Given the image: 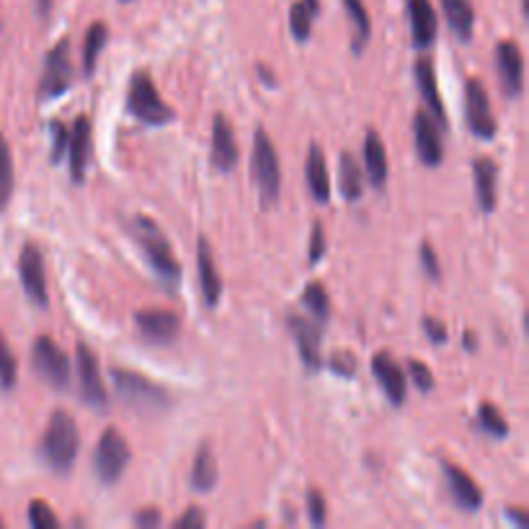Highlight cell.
Listing matches in <instances>:
<instances>
[{
	"mask_svg": "<svg viewBox=\"0 0 529 529\" xmlns=\"http://www.w3.org/2000/svg\"><path fill=\"white\" fill-rule=\"evenodd\" d=\"M13 194V158L6 137L0 132V210H6Z\"/></svg>",
	"mask_w": 529,
	"mask_h": 529,
	"instance_id": "cell-33",
	"label": "cell"
},
{
	"mask_svg": "<svg viewBox=\"0 0 529 529\" xmlns=\"http://www.w3.org/2000/svg\"><path fill=\"white\" fill-rule=\"evenodd\" d=\"M111 382H114V388L122 395L124 403H130L137 411L158 413L171 408L168 390L163 385H158V382L148 380L145 375H137V372L117 367V370H111Z\"/></svg>",
	"mask_w": 529,
	"mask_h": 529,
	"instance_id": "cell-5",
	"label": "cell"
},
{
	"mask_svg": "<svg viewBox=\"0 0 529 529\" xmlns=\"http://www.w3.org/2000/svg\"><path fill=\"white\" fill-rule=\"evenodd\" d=\"M130 230L135 243L142 248V253H145L150 269H153L168 287L181 284V266L179 261H176V256H173L166 233H163L148 215L132 217Z\"/></svg>",
	"mask_w": 529,
	"mask_h": 529,
	"instance_id": "cell-2",
	"label": "cell"
},
{
	"mask_svg": "<svg viewBox=\"0 0 529 529\" xmlns=\"http://www.w3.org/2000/svg\"><path fill=\"white\" fill-rule=\"evenodd\" d=\"M300 3L305 8H308V11L313 13V16H315V13H320V0H300Z\"/></svg>",
	"mask_w": 529,
	"mask_h": 529,
	"instance_id": "cell-50",
	"label": "cell"
},
{
	"mask_svg": "<svg viewBox=\"0 0 529 529\" xmlns=\"http://www.w3.org/2000/svg\"><path fill=\"white\" fill-rule=\"evenodd\" d=\"M238 142L225 114H215L212 119V166L220 173H230L238 166Z\"/></svg>",
	"mask_w": 529,
	"mask_h": 529,
	"instance_id": "cell-17",
	"label": "cell"
},
{
	"mask_svg": "<svg viewBox=\"0 0 529 529\" xmlns=\"http://www.w3.org/2000/svg\"><path fill=\"white\" fill-rule=\"evenodd\" d=\"M506 517L514 519V522H517L519 527H527V517H524L522 511H517V509H506Z\"/></svg>",
	"mask_w": 529,
	"mask_h": 529,
	"instance_id": "cell-48",
	"label": "cell"
},
{
	"mask_svg": "<svg viewBox=\"0 0 529 529\" xmlns=\"http://www.w3.org/2000/svg\"><path fill=\"white\" fill-rule=\"evenodd\" d=\"M326 256V230L320 222L313 225V233H310V248H308V261L310 266H315L318 261H323Z\"/></svg>",
	"mask_w": 529,
	"mask_h": 529,
	"instance_id": "cell-42",
	"label": "cell"
},
{
	"mask_svg": "<svg viewBox=\"0 0 529 529\" xmlns=\"http://www.w3.org/2000/svg\"><path fill=\"white\" fill-rule=\"evenodd\" d=\"M16 380H19V364H16V357H13L6 336L0 333V388H16Z\"/></svg>",
	"mask_w": 529,
	"mask_h": 529,
	"instance_id": "cell-34",
	"label": "cell"
},
{
	"mask_svg": "<svg viewBox=\"0 0 529 529\" xmlns=\"http://www.w3.org/2000/svg\"><path fill=\"white\" fill-rule=\"evenodd\" d=\"M106 42H109V26L104 21H96V24L88 26L86 39H83V73H96V65H99V57L104 52Z\"/></svg>",
	"mask_w": 529,
	"mask_h": 529,
	"instance_id": "cell-29",
	"label": "cell"
},
{
	"mask_svg": "<svg viewBox=\"0 0 529 529\" xmlns=\"http://www.w3.org/2000/svg\"><path fill=\"white\" fill-rule=\"evenodd\" d=\"M473 179L480 212L491 215L496 210V199H499V166L488 155H480L473 163Z\"/></svg>",
	"mask_w": 529,
	"mask_h": 529,
	"instance_id": "cell-23",
	"label": "cell"
},
{
	"mask_svg": "<svg viewBox=\"0 0 529 529\" xmlns=\"http://www.w3.org/2000/svg\"><path fill=\"white\" fill-rule=\"evenodd\" d=\"M372 375L380 382L382 393H385V398H388L393 406H403V403H406V375H403L400 364L393 359V354L377 351L375 357H372Z\"/></svg>",
	"mask_w": 529,
	"mask_h": 529,
	"instance_id": "cell-15",
	"label": "cell"
},
{
	"mask_svg": "<svg viewBox=\"0 0 529 529\" xmlns=\"http://www.w3.org/2000/svg\"><path fill=\"white\" fill-rule=\"evenodd\" d=\"M408 372H411L413 385H416L421 393H431V390H434V385H437V380H434V372H431L424 362H419V359H408Z\"/></svg>",
	"mask_w": 529,
	"mask_h": 529,
	"instance_id": "cell-37",
	"label": "cell"
},
{
	"mask_svg": "<svg viewBox=\"0 0 529 529\" xmlns=\"http://www.w3.org/2000/svg\"><path fill=\"white\" fill-rule=\"evenodd\" d=\"M80 452V431L68 411H55L39 442V455L55 473H68Z\"/></svg>",
	"mask_w": 529,
	"mask_h": 529,
	"instance_id": "cell-1",
	"label": "cell"
},
{
	"mask_svg": "<svg viewBox=\"0 0 529 529\" xmlns=\"http://www.w3.org/2000/svg\"><path fill=\"white\" fill-rule=\"evenodd\" d=\"M163 522V517H160V511L158 509H142L140 514L135 517V524L137 527H158V524Z\"/></svg>",
	"mask_w": 529,
	"mask_h": 529,
	"instance_id": "cell-45",
	"label": "cell"
},
{
	"mask_svg": "<svg viewBox=\"0 0 529 529\" xmlns=\"http://www.w3.org/2000/svg\"><path fill=\"white\" fill-rule=\"evenodd\" d=\"M217 478H220V468H217L215 452L210 450V444H202L191 462V488L199 493H210L217 486Z\"/></svg>",
	"mask_w": 529,
	"mask_h": 529,
	"instance_id": "cell-26",
	"label": "cell"
},
{
	"mask_svg": "<svg viewBox=\"0 0 529 529\" xmlns=\"http://www.w3.org/2000/svg\"><path fill=\"white\" fill-rule=\"evenodd\" d=\"M287 326H290V333L295 336V344H297V351H300L302 364H305L310 372H318L320 367H323V359H320V326L318 323H310V320L290 313L287 315Z\"/></svg>",
	"mask_w": 529,
	"mask_h": 529,
	"instance_id": "cell-16",
	"label": "cell"
},
{
	"mask_svg": "<svg viewBox=\"0 0 529 529\" xmlns=\"http://www.w3.org/2000/svg\"><path fill=\"white\" fill-rule=\"evenodd\" d=\"M465 122L478 140H493L496 130H499L496 117H493L491 99H488L486 88L478 78H470L465 83Z\"/></svg>",
	"mask_w": 529,
	"mask_h": 529,
	"instance_id": "cell-9",
	"label": "cell"
},
{
	"mask_svg": "<svg viewBox=\"0 0 529 529\" xmlns=\"http://www.w3.org/2000/svg\"><path fill=\"white\" fill-rule=\"evenodd\" d=\"M408 21H411V39L416 50H426L434 44L439 31L437 11L431 6V0H406Z\"/></svg>",
	"mask_w": 529,
	"mask_h": 529,
	"instance_id": "cell-19",
	"label": "cell"
},
{
	"mask_svg": "<svg viewBox=\"0 0 529 529\" xmlns=\"http://www.w3.org/2000/svg\"><path fill=\"white\" fill-rule=\"evenodd\" d=\"M34 6H37V13L44 19V16H50L52 0H34Z\"/></svg>",
	"mask_w": 529,
	"mask_h": 529,
	"instance_id": "cell-47",
	"label": "cell"
},
{
	"mask_svg": "<svg viewBox=\"0 0 529 529\" xmlns=\"http://www.w3.org/2000/svg\"><path fill=\"white\" fill-rule=\"evenodd\" d=\"M135 326L137 331L153 344H171L181 331V320L173 310L163 308H148L137 310L135 313Z\"/></svg>",
	"mask_w": 529,
	"mask_h": 529,
	"instance_id": "cell-14",
	"label": "cell"
},
{
	"mask_svg": "<svg viewBox=\"0 0 529 529\" xmlns=\"http://www.w3.org/2000/svg\"><path fill=\"white\" fill-rule=\"evenodd\" d=\"M73 86V62H70V42L60 39V42L47 52L44 60V73L39 80V99L50 101L60 99L62 93Z\"/></svg>",
	"mask_w": 529,
	"mask_h": 529,
	"instance_id": "cell-8",
	"label": "cell"
},
{
	"mask_svg": "<svg viewBox=\"0 0 529 529\" xmlns=\"http://www.w3.org/2000/svg\"><path fill=\"white\" fill-rule=\"evenodd\" d=\"M29 524L34 529H57L60 527V519H57V514L50 509L47 501L37 499L29 504Z\"/></svg>",
	"mask_w": 529,
	"mask_h": 529,
	"instance_id": "cell-36",
	"label": "cell"
},
{
	"mask_svg": "<svg viewBox=\"0 0 529 529\" xmlns=\"http://www.w3.org/2000/svg\"><path fill=\"white\" fill-rule=\"evenodd\" d=\"M344 8L346 13H349L351 24H354V44H351V50L359 55V52L367 47V42H370V34H372L370 13L364 8V0H344Z\"/></svg>",
	"mask_w": 529,
	"mask_h": 529,
	"instance_id": "cell-30",
	"label": "cell"
},
{
	"mask_svg": "<svg viewBox=\"0 0 529 529\" xmlns=\"http://www.w3.org/2000/svg\"><path fill=\"white\" fill-rule=\"evenodd\" d=\"M50 132H52V153H50V160L52 163H60L62 155H65V148H68V127L62 122H52L50 124Z\"/></svg>",
	"mask_w": 529,
	"mask_h": 529,
	"instance_id": "cell-41",
	"label": "cell"
},
{
	"mask_svg": "<svg viewBox=\"0 0 529 529\" xmlns=\"http://www.w3.org/2000/svg\"><path fill=\"white\" fill-rule=\"evenodd\" d=\"M75 364H78L80 398L86 400L91 408L104 411L106 403H109V395H106V385H104V380H101L99 359H96V354H93L86 344H78V351H75Z\"/></svg>",
	"mask_w": 529,
	"mask_h": 529,
	"instance_id": "cell-10",
	"label": "cell"
},
{
	"mask_svg": "<svg viewBox=\"0 0 529 529\" xmlns=\"http://www.w3.org/2000/svg\"><path fill=\"white\" fill-rule=\"evenodd\" d=\"M339 184L346 202H359L364 194V173L357 158L351 153H341L339 160Z\"/></svg>",
	"mask_w": 529,
	"mask_h": 529,
	"instance_id": "cell-28",
	"label": "cell"
},
{
	"mask_svg": "<svg viewBox=\"0 0 529 529\" xmlns=\"http://www.w3.org/2000/svg\"><path fill=\"white\" fill-rule=\"evenodd\" d=\"M462 344H465V349H468V351L478 349V344H475V333L473 331L465 333V336H462Z\"/></svg>",
	"mask_w": 529,
	"mask_h": 529,
	"instance_id": "cell-49",
	"label": "cell"
},
{
	"mask_svg": "<svg viewBox=\"0 0 529 529\" xmlns=\"http://www.w3.org/2000/svg\"><path fill=\"white\" fill-rule=\"evenodd\" d=\"M256 70H259V78L264 80L266 86H269V88H274V86H277V80L271 78V75H274V73H271V70L266 68V65H259V68H256Z\"/></svg>",
	"mask_w": 529,
	"mask_h": 529,
	"instance_id": "cell-46",
	"label": "cell"
},
{
	"mask_svg": "<svg viewBox=\"0 0 529 529\" xmlns=\"http://www.w3.org/2000/svg\"><path fill=\"white\" fill-rule=\"evenodd\" d=\"M197 271H199V290H202L207 308H217L222 297V279L220 271L215 266V256H212L210 240L199 235L197 240Z\"/></svg>",
	"mask_w": 529,
	"mask_h": 529,
	"instance_id": "cell-21",
	"label": "cell"
},
{
	"mask_svg": "<svg viewBox=\"0 0 529 529\" xmlns=\"http://www.w3.org/2000/svg\"><path fill=\"white\" fill-rule=\"evenodd\" d=\"M362 155H364V171H367L370 184L375 186V189H385V184H388V173H390L388 150H385V145H382L380 135H377L375 130H367Z\"/></svg>",
	"mask_w": 529,
	"mask_h": 529,
	"instance_id": "cell-24",
	"label": "cell"
},
{
	"mask_svg": "<svg viewBox=\"0 0 529 529\" xmlns=\"http://www.w3.org/2000/svg\"><path fill=\"white\" fill-rule=\"evenodd\" d=\"M413 75H416V86H419L421 99H424L426 111L431 114V119L447 130V111H444L442 96H439V86H437V73H434V62L429 57H419L416 60V68H413Z\"/></svg>",
	"mask_w": 529,
	"mask_h": 529,
	"instance_id": "cell-18",
	"label": "cell"
},
{
	"mask_svg": "<svg viewBox=\"0 0 529 529\" xmlns=\"http://www.w3.org/2000/svg\"><path fill=\"white\" fill-rule=\"evenodd\" d=\"M421 323H424V331H426V336H429L431 339V344H444V341L450 339V331H447V326H444V323H439L437 318H431V315H426L424 320H421Z\"/></svg>",
	"mask_w": 529,
	"mask_h": 529,
	"instance_id": "cell-44",
	"label": "cell"
},
{
	"mask_svg": "<svg viewBox=\"0 0 529 529\" xmlns=\"http://www.w3.org/2000/svg\"><path fill=\"white\" fill-rule=\"evenodd\" d=\"M251 176L256 191H259V202L264 207H274L282 194V166H279V155L271 137L266 130H256L253 135V150H251Z\"/></svg>",
	"mask_w": 529,
	"mask_h": 529,
	"instance_id": "cell-3",
	"label": "cell"
},
{
	"mask_svg": "<svg viewBox=\"0 0 529 529\" xmlns=\"http://www.w3.org/2000/svg\"><path fill=\"white\" fill-rule=\"evenodd\" d=\"M302 305L313 313L318 326H326L328 318H331V300H328V292L323 284L310 282L305 292H302Z\"/></svg>",
	"mask_w": 529,
	"mask_h": 529,
	"instance_id": "cell-31",
	"label": "cell"
},
{
	"mask_svg": "<svg viewBox=\"0 0 529 529\" xmlns=\"http://www.w3.org/2000/svg\"><path fill=\"white\" fill-rule=\"evenodd\" d=\"M305 506H308L310 522H313L315 527H323V524H326V519H328L326 499H323V493L315 491V488H310L308 496H305Z\"/></svg>",
	"mask_w": 529,
	"mask_h": 529,
	"instance_id": "cell-38",
	"label": "cell"
},
{
	"mask_svg": "<svg viewBox=\"0 0 529 529\" xmlns=\"http://www.w3.org/2000/svg\"><path fill=\"white\" fill-rule=\"evenodd\" d=\"M413 142H416V153L424 166L437 168L444 160V142H442V127H439L426 109L416 111L413 119Z\"/></svg>",
	"mask_w": 529,
	"mask_h": 529,
	"instance_id": "cell-12",
	"label": "cell"
},
{
	"mask_svg": "<svg viewBox=\"0 0 529 529\" xmlns=\"http://www.w3.org/2000/svg\"><path fill=\"white\" fill-rule=\"evenodd\" d=\"M496 70H499L504 96L517 99L524 88V55L517 42H511V39L499 42V47H496Z\"/></svg>",
	"mask_w": 529,
	"mask_h": 529,
	"instance_id": "cell-13",
	"label": "cell"
},
{
	"mask_svg": "<svg viewBox=\"0 0 529 529\" xmlns=\"http://www.w3.org/2000/svg\"><path fill=\"white\" fill-rule=\"evenodd\" d=\"M478 426L486 431L488 437L493 439H506L509 437V424L501 416V411L493 403H480L478 408Z\"/></svg>",
	"mask_w": 529,
	"mask_h": 529,
	"instance_id": "cell-32",
	"label": "cell"
},
{
	"mask_svg": "<svg viewBox=\"0 0 529 529\" xmlns=\"http://www.w3.org/2000/svg\"><path fill=\"white\" fill-rule=\"evenodd\" d=\"M31 364L37 375L42 377L50 388L65 390L70 385V357L50 336H39L31 346Z\"/></svg>",
	"mask_w": 529,
	"mask_h": 529,
	"instance_id": "cell-7",
	"label": "cell"
},
{
	"mask_svg": "<svg viewBox=\"0 0 529 529\" xmlns=\"http://www.w3.org/2000/svg\"><path fill=\"white\" fill-rule=\"evenodd\" d=\"M290 31H292V37H295L300 44L308 42L310 31H313V13L302 6L300 0H297L295 6L290 8Z\"/></svg>",
	"mask_w": 529,
	"mask_h": 529,
	"instance_id": "cell-35",
	"label": "cell"
},
{
	"mask_svg": "<svg viewBox=\"0 0 529 529\" xmlns=\"http://www.w3.org/2000/svg\"><path fill=\"white\" fill-rule=\"evenodd\" d=\"M119 3H132V0H119Z\"/></svg>",
	"mask_w": 529,
	"mask_h": 529,
	"instance_id": "cell-51",
	"label": "cell"
},
{
	"mask_svg": "<svg viewBox=\"0 0 529 529\" xmlns=\"http://www.w3.org/2000/svg\"><path fill=\"white\" fill-rule=\"evenodd\" d=\"M442 473L450 488V496L455 504L465 511H478L483 506V491L462 468H457L455 462H442Z\"/></svg>",
	"mask_w": 529,
	"mask_h": 529,
	"instance_id": "cell-20",
	"label": "cell"
},
{
	"mask_svg": "<svg viewBox=\"0 0 529 529\" xmlns=\"http://www.w3.org/2000/svg\"><path fill=\"white\" fill-rule=\"evenodd\" d=\"M127 111L137 122L148 124V127H166L176 119V111L160 99L153 78L145 70L132 75L130 91H127Z\"/></svg>",
	"mask_w": 529,
	"mask_h": 529,
	"instance_id": "cell-4",
	"label": "cell"
},
{
	"mask_svg": "<svg viewBox=\"0 0 529 529\" xmlns=\"http://www.w3.org/2000/svg\"><path fill=\"white\" fill-rule=\"evenodd\" d=\"M305 176H308L310 194L318 204L331 202V176H328L326 153L318 145H310L308 160H305Z\"/></svg>",
	"mask_w": 529,
	"mask_h": 529,
	"instance_id": "cell-25",
	"label": "cell"
},
{
	"mask_svg": "<svg viewBox=\"0 0 529 529\" xmlns=\"http://www.w3.org/2000/svg\"><path fill=\"white\" fill-rule=\"evenodd\" d=\"M204 524H207V514H204V509H199V506H189V509L173 522V529H202Z\"/></svg>",
	"mask_w": 529,
	"mask_h": 529,
	"instance_id": "cell-43",
	"label": "cell"
},
{
	"mask_svg": "<svg viewBox=\"0 0 529 529\" xmlns=\"http://www.w3.org/2000/svg\"><path fill=\"white\" fill-rule=\"evenodd\" d=\"M0 527H3V519H0Z\"/></svg>",
	"mask_w": 529,
	"mask_h": 529,
	"instance_id": "cell-52",
	"label": "cell"
},
{
	"mask_svg": "<svg viewBox=\"0 0 529 529\" xmlns=\"http://www.w3.org/2000/svg\"><path fill=\"white\" fill-rule=\"evenodd\" d=\"M419 259H421V269L426 271V277L429 279H442V266H439V259H437V251H434V246H431L429 240H424L419 248Z\"/></svg>",
	"mask_w": 529,
	"mask_h": 529,
	"instance_id": "cell-39",
	"label": "cell"
},
{
	"mask_svg": "<svg viewBox=\"0 0 529 529\" xmlns=\"http://www.w3.org/2000/svg\"><path fill=\"white\" fill-rule=\"evenodd\" d=\"M70 148V181L83 184L86 181L88 158H91V119L78 117L73 122V130L68 137Z\"/></svg>",
	"mask_w": 529,
	"mask_h": 529,
	"instance_id": "cell-22",
	"label": "cell"
},
{
	"mask_svg": "<svg viewBox=\"0 0 529 529\" xmlns=\"http://www.w3.org/2000/svg\"><path fill=\"white\" fill-rule=\"evenodd\" d=\"M130 442L124 439V434L114 426L104 431L96 442V452H93V470L99 475V480L104 486L117 483L124 475L127 465H130Z\"/></svg>",
	"mask_w": 529,
	"mask_h": 529,
	"instance_id": "cell-6",
	"label": "cell"
},
{
	"mask_svg": "<svg viewBox=\"0 0 529 529\" xmlns=\"http://www.w3.org/2000/svg\"><path fill=\"white\" fill-rule=\"evenodd\" d=\"M328 370L339 377H354L357 375V359L351 357L349 351H336V354L328 359Z\"/></svg>",
	"mask_w": 529,
	"mask_h": 529,
	"instance_id": "cell-40",
	"label": "cell"
},
{
	"mask_svg": "<svg viewBox=\"0 0 529 529\" xmlns=\"http://www.w3.org/2000/svg\"><path fill=\"white\" fill-rule=\"evenodd\" d=\"M442 13L447 24H450L452 34L460 42H470L475 29V8L473 0H442Z\"/></svg>",
	"mask_w": 529,
	"mask_h": 529,
	"instance_id": "cell-27",
	"label": "cell"
},
{
	"mask_svg": "<svg viewBox=\"0 0 529 529\" xmlns=\"http://www.w3.org/2000/svg\"><path fill=\"white\" fill-rule=\"evenodd\" d=\"M19 277H21V287H24L26 297H29L34 305H39V308H47L50 295H47L44 256H42V251H39V246H34V243H26V246L21 248Z\"/></svg>",
	"mask_w": 529,
	"mask_h": 529,
	"instance_id": "cell-11",
	"label": "cell"
}]
</instances>
